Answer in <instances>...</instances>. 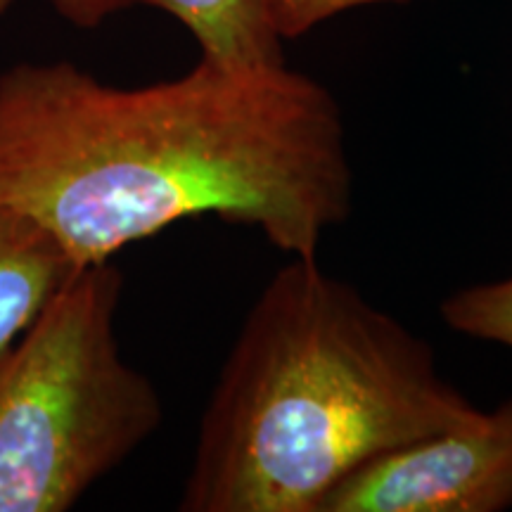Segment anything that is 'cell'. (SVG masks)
Returning <instances> with one entry per match:
<instances>
[{
    "mask_svg": "<svg viewBox=\"0 0 512 512\" xmlns=\"http://www.w3.org/2000/svg\"><path fill=\"white\" fill-rule=\"evenodd\" d=\"M74 268L36 226L0 209V354L34 323Z\"/></svg>",
    "mask_w": 512,
    "mask_h": 512,
    "instance_id": "6",
    "label": "cell"
},
{
    "mask_svg": "<svg viewBox=\"0 0 512 512\" xmlns=\"http://www.w3.org/2000/svg\"><path fill=\"white\" fill-rule=\"evenodd\" d=\"M439 316L458 335L512 349V275L451 292L441 302Z\"/></svg>",
    "mask_w": 512,
    "mask_h": 512,
    "instance_id": "7",
    "label": "cell"
},
{
    "mask_svg": "<svg viewBox=\"0 0 512 512\" xmlns=\"http://www.w3.org/2000/svg\"><path fill=\"white\" fill-rule=\"evenodd\" d=\"M477 411L430 342L316 256H290L223 361L178 510L318 512L370 460Z\"/></svg>",
    "mask_w": 512,
    "mask_h": 512,
    "instance_id": "2",
    "label": "cell"
},
{
    "mask_svg": "<svg viewBox=\"0 0 512 512\" xmlns=\"http://www.w3.org/2000/svg\"><path fill=\"white\" fill-rule=\"evenodd\" d=\"M380 3H408V0H261L268 24L283 41L309 34L342 12Z\"/></svg>",
    "mask_w": 512,
    "mask_h": 512,
    "instance_id": "8",
    "label": "cell"
},
{
    "mask_svg": "<svg viewBox=\"0 0 512 512\" xmlns=\"http://www.w3.org/2000/svg\"><path fill=\"white\" fill-rule=\"evenodd\" d=\"M124 275L74 268L0 354V512H64L162 427L164 403L121 356Z\"/></svg>",
    "mask_w": 512,
    "mask_h": 512,
    "instance_id": "3",
    "label": "cell"
},
{
    "mask_svg": "<svg viewBox=\"0 0 512 512\" xmlns=\"http://www.w3.org/2000/svg\"><path fill=\"white\" fill-rule=\"evenodd\" d=\"M512 510V399L370 460L318 512Z\"/></svg>",
    "mask_w": 512,
    "mask_h": 512,
    "instance_id": "4",
    "label": "cell"
},
{
    "mask_svg": "<svg viewBox=\"0 0 512 512\" xmlns=\"http://www.w3.org/2000/svg\"><path fill=\"white\" fill-rule=\"evenodd\" d=\"M0 209L76 268L204 216L316 256L354 209L347 124L330 88L287 62L200 57L136 88L72 62H19L0 74Z\"/></svg>",
    "mask_w": 512,
    "mask_h": 512,
    "instance_id": "1",
    "label": "cell"
},
{
    "mask_svg": "<svg viewBox=\"0 0 512 512\" xmlns=\"http://www.w3.org/2000/svg\"><path fill=\"white\" fill-rule=\"evenodd\" d=\"M15 3H17V0H0V19L8 15V10H10Z\"/></svg>",
    "mask_w": 512,
    "mask_h": 512,
    "instance_id": "9",
    "label": "cell"
},
{
    "mask_svg": "<svg viewBox=\"0 0 512 512\" xmlns=\"http://www.w3.org/2000/svg\"><path fill=\"white\" fill-rule=\"evenodd\" d=\"M79 29H95L121 10L147 5L176 17L200 46L202 60L228 67L285 64L283 38L264 15L261 0H46Z\"/></svg>",
    "mask_w": 512,
    "mask_h": 512,
    "instance_id": "5",
    "label": "cell"
}]
</instances>
